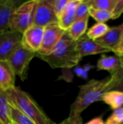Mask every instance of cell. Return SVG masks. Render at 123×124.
I'll list each match as a JSON object with an SVG mask.
<instances>
[{
    "instance_id": "6da1fadb",
    "label": "cell",
    "mask_w": 123,
    "mask_h": 124,
    "mask_svg": "<svg viewBox=\"0 0 123 124\" xmlns=\"http://www.w3.org/2000/svg\"><path fill=\"white\" fill-rule=\"evenodd\" d=\"M8 101L14 107L36 124H57L54 122L25 92L18 87L6 91Z\"/></svg>"
},
{
    "instance_id": "7a4b0ae2",
    "label": "cell",
    "mask_w": 123,
    "mask_h": 124,
    "mask_svg": "<svg viewBox=\"0 0 123 124\" xmlns=\"http://www.w3.org/2000/svg\"><path fill=\"white\" fill-rule=\"evenodd\" d=\"M52 68L68 69L76 66L82 60L75 49V41L65 32L53 51L46 56L36 54Z\"/></svg>"
},
{
    "instance_id": "3957f363",
    "label": "cell",
    "mask_w": 123,
    "mask_h": 124,
    "mask_svg": "<svg viewBox=\"0 0 123 124\" xmlns=\"http://www.w3.org/2000/svg\"><path fill=\"white\" fill-rule=\"evenodd\" d=\"M109 79V76L101 80L91 79L80 86L78 94L75 102L70 106V115L81 114L91 104L98 101H102Z\"/></svg>"
},
{
    "instance_id": "277c9868",
    "label": "cell",
    "mask_w": 123,
    "mask_h": 124,
    "mask_svg": "<svg viewBox=\"0 0 123 124\" xmlns=\"http://www.w3.org/2000/svg\"><path fill=\"white\" fill-rule=\"evenodd\" d=\"M37 0L27 1L14 10L9 23V31L22 33L33 25V14Z\"/></svg>"
},
{
    "instance_id": "5b68a950",
    "label": "cell",
    "mask_w": 123,
    "mask_h": 124,
    "mask_svg": "<svg viewBox=\"0 0 123 124\" xmlns=\"http://www.w3.org/2000/svg\"><path fill=\"white\" fill-rule=\"evenodd\" d=\"M36 55V53L30 51L20 44L8 59L15 75L18 76L22 81L26 80L30 62Z\"/></svg>"
},
{
    "instance_id": "8992f818",
    "label": "cell",
    "mask_w": 123,
    "mask_h": 124,
    "mask_svg": "<svg viewBox=\"0 0 123 124\" xmlns=\"http://www.w3.org/2000/svg\"><path fill=\"white\" fill-rule=\"evenodd\" d=\"M51 24H58V17L55 14L51 0H37L33 25L44 28Z\"/></svg>"
},
{
    "instance_id": "52a82bcc",
    "label": "cell",
    "mask_w": 123,
    "mask_h": 124,
    "mask_svg": "<svg viewBox=\"0 0 123 124\" xmlns=\"http://www.w3.org/2000/svg\"><path fill=\"white\" fill-rule=\"evenodd\" d=\"M65 32L58 24H51L44 27L41 45L36 54L41 56L49 54L61 40Z\"/></svg>"
},
{
    "instance_id": "ba28073f",
    "label": "cell",
    "mask_w": 123,
    "mask_h": 124,
    "mask_svg": "<svg viewBox=\"0 0 123 124\" xmlns=\"http://www.w3.org/2000/svg\"><path fill=\"white\" fill-rule=\"evenodd\" d=\"M22 33L7 31L0 33V61L8 60L13 52L21 44Z\"/></svg>"
},
{
    "instance_id": "9c48e42d",
    "label": "cell",
    "mask_w": 123,
    "mask_h": 124,
    "mask_svg": "<svg viewBox=\"0 0 123 124\" xmlns=\"http://www.w3.org/2000/svg\"><path fill=\"white\" fill-rule=\"evenodd\" d=\"M44 28L36 25H30L22 33L21 44L31 52L37 53L41 45Z\"/></svg>"
},
{
    "instance_id": "30bf717a",
    "label": "cell",
    "mask_w": 123,
    "mask_h": 124,
    "mask_svg": "<svg viewBox=\"0 0 123 124\" xmlns=\"http://www.w3.org/2000/svg\"><path fill=\"white\" fill-rule=\"evenodd\" d=\"M75 49L81 58L88 56L111 52L99 44L96 41L89 39L86 35H83L75 41Z\"/></svg>"
},
{
    "instance_id": "8fae6325",
    "label": "cell",
    "mask_w": 123,
    "mask_h": 124,
    "mask_svg": "<svg viewBox=\"0 0 123 124\" xmlns=\"http://www.w3.org/2000/svg\"><path fill=\"white\" fill-rule=\"evenodd\" d=\"M123 36V25L109 28L108 31L101 38L96 40V41L104 46L112 50L119 44Z\"/></svg>"
},
{
    "instance_id": "7c38bea8",
    "label": "cell",
    "mask_w": 123,
    "mask_h": 124,
    "mask_svg": "<svg viewBox=\"0 0 123 124\" xmlns=\"http://www.w3.org/2000/svg\"><path fill=\"white\" fill-rule=\"evenodd\" d=\"M15 73L8 60L0 61V88L8 91L14 88L15 83Z\"/></svg>"
},
{
    "instance_id": "4fadbf2b",
    "label": "cell",
    "mask_w": 123,
    "mask_h": 124,
    "mask_svg": "<svg viewBox=\"0 0 123 124\" xmlns=\"http://www.w3.org/2000/svg\"><path fill=\"white\" fill-rule=\"evenodd\" d=\"M14 0H0V33L9 30L11 16L17 7Z\"/></svg>"
},
{
    "instance_id": "5bb4252c",
    "label": "cell",
    "mask_w": 123,
    "mask_h": 124,
    "mask_svg": "<svg viewBox=\"0 0 123 124\" xmlns=\"http://www.w3.org/2000/svg\"><path fill=\"white\" fill-rule=\"evenodd\" d=\"M80 1L81 0H69L63 12L58 18V25L65 31H67L75 22L76 8Z\"/></svg>"
},
{
    "instance_id": "9a60e30c",
    "label": "cell",
    "mask_w": 123,
    "mask_h": 124,
    "mask_svg": "<svg viewBox=\"0 0 123 124\" xmlns=\"http://www.w3.org/2000/svg\"><path fill=\"white\" fill-rule=\"evenodd\" d=\"M89 17L75 20L70 27L67 30L66 33L75 41L78 40L80 37L85 35L88 23Z\"/></svg>"
},
{
    "instance_id": "2e32d148",
    "label": "cell",
    "mask_w": 123,
    "mask_h": 124,
    "mask_svg": "<svg viewBox=\"0 0 123 124\" xmlns=\"http://www.w3.org/2000/svg\"><path fill=\"white\" fill-rule=\"evenodd\" d=\"M0 122L2 124H13L7 92L2 89L0 90Z\"/></svg>"
},
{
    "instance_id": "e0dca14e",
    "label": "cell",
    "mask_w": 123,
    "mask_h": 124,
    "mask_svg": "<svg viewBox=\"0 0 123 124\" xmlns=\"http://www.w3.org/2000/svg\"><path fill=\"white\" fill-rule=\"evenodd\" d=\"M120 66V58L117 56L102 54L97 62L98 70H107L110 73Z\"/></svg>"
},
{
    "instance_id": "ac0fdd59",
    "label": "cell",
    "mask_w": 123,
    "mask_h": 124,
    "mask_svg": "<svg viewBox=\"0 0 123 124\" xmlns=\"http://www.w3.org/2000/svg\"><path fill=\"white\" fill-rule=\"evenodd\" d=\"M110 79L106 87V92L118 91L123 92V68L120 66L110 73Z\"/></svg>"
},
{
    "instance_id": "d6986e66",
    "label": "cell",
    "mask_w": 123,
    "mask_h": 124,
    "mask_svg": "<svg viewBox=\"0 0 123 124\" xmlns=\"http://www.w3.org/2000/svg\"><path fill=\"white\" fill-rule=\"evenodd\" d=\"M102 101L108 105L113 110L123 107V92L118 91H109L104 94Z\"/></svg>"
},
{
    "instance_id": "ffe728a7",
    "label": "cell",
    "mask_w": 123,
    "mask_h": 124,
    "mask_svg": "<svg viewBox=\"0 0 123 124\" xmlns=\"http://www.w3.org/2000/svg\"><path fill=\"white\" fill-rule=\"evenodd\" d=\"M109 29V27L106 23H97L88 29L86 35L89 39L96 41L98 39L102 37L108 31Z\"/></svg>"
},
{
    "instance_id": "44dd1931",
    "label": "cell",
    "mask_w": 123,
    "mask_h": 124,
    "mask_svg": "<svg viewBox=\"0 0 123 124\" xmlns=\"http://www.w3.org/2000/svg\"><path fill=\"white\" fill-rule=\"evenodd\" d=\"M89 7L112 12L117 0H86Z\"/></svg>"
},
{
    "instance_id": "7402d4cb",
    "label": "cell",
    "mask_w": 123,
    "mask_h": 124,
    "mask_svg": "<svg viewBox=\"0 0 123 124\" xmlns=\"http://www.w3.org/2000/svg\"><path fill=\"white\" fill-rule=\"evenodd\" d=\"M88 12H89V16L92 17L97 23H104L105 22L112 19L111 12L106 10L97 9L92 7H89Z\"/></svg>"
},
{
    "instance_id": "603a6c76",
    "label": "cell",
    "mask_w": 123,
    "mask_h": 124,
    "mask_svg": "<svg viewBox=\"0 0 123 124\" xmlns=\"http://www.w3.org/2000/svg\"><path fill=\"white\" fill-rule=\"evenodd\" d=\"M10 109L13 123L16 124H36L14 107L10 105Z\"/></svg>"
},
{
    "instance_id": "cb8c5ba5",
    "label": "cell",
    "mask_w": 123,
    "mask_h": 124,
    "mask_svg": "<svg viewBox=\"0 0 123 124\" xmlns=\"http://www.w3.org/2000/svg\"><path fill=\"white\" fill-rule=\"evenodd\" d=\"M89 6L88 5L86 0H81L80 4L78 5L75 11V20L89 17Z\"/></svg>"
},
{
    "instance_id": "d4e9b609",
    "label": "cell",
    "mask_w": 123,
    "mask_h": 124,
    "mask_svg": "<svg viewBox=\"0 0 123 124\" xmlns=\"http://www.w3.org/2000/svg\"><path fill=\"white\" fill-rule=\"evenodd\" d=\"M123 107L114 110L111 116L107 119L105 124H123Z\"/></svg>"
},
{
    "instance_id": "484cf974",
    "label": "cell",
    "mask_w": 123,
    "mask_h": 124,
    "mask_svg": "<svg viewBox=\"0 0 123 124\" xmlns=\"http://www.w3.org/2000/svg\"><path fill=\"white\" fill-rule=\"evenodd\" d=\"M68 1L69 0H51V3L58 18L63 12L65 7L68 3Z\"/></svg>"
},
{
    "instance_id": "4316f807",
    "label": "cell",
    "mask_w": 123,
    "mask_h": 124,
    "mask_svg": "<svg viewBox=\"0 0 123 124\" xmlns=\"http://www.w3.org/2000/svg\"><path fill=\"white\" fill-rule=\"evenodd\" d=\"M59 124H83V118L80 114L69 115L68 118Z\"/></svg>"
},
{
    "instance_id": "83f0119b",
    "label": "cell",
    "mask_w": 123,
    "mask_h": 124,
    "mask_svg": "<svg viewBox=\"0 0 123 124\" xmlns=\"http://www.w3.org/2000/svg\"><path fill=\"white\" fill-rule=\"evenodd\" d=\"M123 13V0H117L115 8L112 11V19L115 20L120 17Z\"/></svg>"
},
{
    "instance_id": "f1b7e54d",
    "label": "cell",
    "mask_w": 123,
    "mask_h": 124,
    "mask_svg": "<svg viewBox=\"0 0 123 124\" xmlns=\"http://www.w3.org/2000/svg\"><path fill=\"white\" fill-rule=\"evenodd\" d=\"M112 52H113L117 57H120L123 56V36L120 40V41L119 42V44L112 50Z\"/></svg>"
},
{
    "instance_id": "f546056e",
    "label": "cell",
    "mask_w": 123,
    "mask_h": 124,
    "mask_svg": "<svg viewBox=\"0 0 123 124\" xmlns=\"http://www.w3.org/2000/svg\"><path fill=\"white\" fill-rule=\"evenodd\" d=\"M92 68L91 65H87L86 67V68H78L75 69V73L78 75V76H81L83 78H86L88 76V71L89 70V69Z\"/></svg>"
},
{
    "instance_id": "4dcf8cb0",
    "label": "cell",
    "mask_w": 123,
    "mask_h": 124,
    "mask_svg": "<svg viewBox=\"0 0 123 124\" xmlns=\"http://www.w3.org/2000/svg\"><path fill=\"white\" fill-rule=\"evenodd\" d=\"M85 124H105V123H104L102 117L99 116V117H96V118H93L92 120H91L90 121H88V123Z\"/></svg>"
},
{
    "instance_id": "1f68e13d",
    "label": "cell",
    "mask_w": 123,
    "mask_h": 124,
    "mask_svg": "<svg viewBox=\"0 0 123 124\" xmlns=\"http://www.w3.org/2000/svg\"><path fill=\"white\" fill-rule=\"evenodd\" d=\"M120 58V66L123 68V57H119Z\"/></svg>"
},
{
    "instance_id": "d6a6232c",
    "label": "cell",
    "mask_w": 123,
    "mask_h": 124,
    "mask_svg": "<svg viewBox=\"0 0 123 124\" xmlns=\"http://www.w3.org/2000/svg\"><path fill=\"white\" fill-rule=\"evenodd\" d=\"M0 124H1V122H0Z\"/></svg>"
},
{
    "instance_id": "836d02e7",
    "label": "cell",
    "mask_w": 123,
    "mask_h": 124,
    "mask_svg": "<svg viewBox=\"0 0 123 124\" xmlns=\"http://www.w3.org/2000/svg\"><path fill=\"white\" fill-rule=\"evenodd\" d=\"M13 124H14V123H13Z\"/></svg>"
},
{
    "instance_id": "e575fe53",
    "label": "cell",
    "mask_w": 123,
    "mask_h": 124,
    "mask_svg": "<svg viewBox=\"0 0 123 124\" xmlns=\"http://www.w3.org/2000/svg\"><path fill=\"white\" fill-rule=\"evenodd\" d=\"M1 88H0V90H1Z\"/></svg>"
},
{
    "instance_id": "d590c367",
    "label": "cell",
    "mask_w": 123,
    "mask_h": 124,
    "mask_svg": "<svg viewBox=\"0 0 123 124\" xmlns=\"http://www.w3.org/2000/svg\"></svg>"
},
{
    "instance_id": "8d00e7d4",
    "label": "cell",
    "mask_w": 123,
    "mask_h": 124,
    "mask_svg": "<svg viewBox=\"0 0 123 124\" xmlns=\"http://www.w3.org/2000/svg\"></svg>"
}]
</instances>
